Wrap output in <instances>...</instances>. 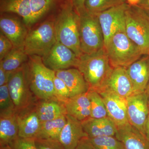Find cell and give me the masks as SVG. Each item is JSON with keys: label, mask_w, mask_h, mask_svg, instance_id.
Wrapping results in <instances>:
<instances>
[{"label": "cell", "mask_w": 149, "mask_h": 149, "mask_svg": "<svg viewBox=\"0 0 149 149\" xmlns=\"http://www.w3.org/2000/svg\"><path fill=\"white\" fill-rule=\"evenodd\" d=\"M125 30L143 54L149 55V16L139 6L128 5L125 12Z\"/></svg>", "instance_id": "6"}, {"label": "cell", "mask_w": 149, "mask_h": 149, "mask_svg": "<svg viewBox=\"0 0 149 149\" xmlns=\"http://www.w3.org/2000/svg\"><path fill=\"white\" fill-rule=\"evenodd\" d=\"M126 99L129 123L145 136L146 124L149 115V103L146 91L133 94Z\"/></svg>", "instance_id": "10"}, {"label": "cell", "mask_w": 149, "mask_h": 149, "mask_svg": "<svg viewBox=\"0 0 149 149\" xmlns=\"http://www.w3.org/2000/svg\"><path fill=\"white\" fill-rule=\"evenodd\" d=\"M144 1H145L147 3H149V0H144Z\"/></svg>", "instance_id": "43"}, {"label": "cell", "mask_w": 149, "mask_h": 149, "mask_svg": "<svg viewBox=\"0 0 149 149\" xmlns=\"http://www.w3.org/2000/svg\"><path fill=\"white\" fill-rule=\"evenodd\" d=\"M35 139H25L18 137L13 141L10 146L13 149H38Z\"/></svg>", "instance_id": "32"}, {"label": "cell", "mask_w": 149, "mask_h": 149, "mask_svg": "<svg viewBox=\"0 0 149 149\" xmlns=\"http://www.w3.org/2000/svg\"><path fill=\"white\" fill-rule=\"evenodd\" d=\"M146 92L147 93V95H148V101L149 103V84L148 85V88H147L146 91Z\"/></svg>", "instance_id": "42"}, {"label": "cell", "mask_w": 149, "mask_h": 149, "mask_svg": "<svg viewBox=\"0 0 149 149\" xmlns=\"http://www.w3.org/2000/svg\"><path fill=\"white\" fill-rule=\"evenodd\" d=\"M112 66L127 68L145 55L134 42L121 29L113 35L104 45Z\"/></svg>", "instance_id": "4"}, {"label": "cell", "mask_w": 149, "mask_h": 149, "mask_svg": "<svg viewBox=\"0 0 149 149\" xmlns=\"http://www.w3.org/2000/svg\"><path fill=\"white\" fill-rule=\"evenodd\" d=\"M67 114L82 121L91 117V107L88 93L70 98L64 102Z\"/></svg>", "instance_id": "23"}, {"label": "cell", "mask_w": 149, "mask_h": 149, "mask_svg": "<svg viewBox=\"0 0 149 149\" xmlns=\"http://www.w3.org/2000/svg\"><path fill=\"white\" fill-rule=\"evenodd\" d=\"M145 137L149 143V115L146 124Z\"/></svg>", "instance_id": "40"}, {"label": "cell", "mask_w": 149, "mask_h": 149, "mask_svg": "<svg viewBox=\"0 0 149 149\" xmlns=\"http://www.w3.org/2000/svg\"><path fill=\"white\" fill-rule=\"evenodd\" d=\"M75 149H95L89 141L88 137L84 138L80 141Z\"/></svg>", "instance_id": "36"}, {"label": "cell", "mask_w": 149, "mask_h": 149, "mask_svg": "<svg viewBox=\"0 0 149 149\" xmlns=\"http://www.w3.org/2000/svg\"><path fill=\"white\" fill-rule=\"evenodd\" d=\"M125 3V0H85V8L88 12L96 15Z\"/></svg>", "instance_id": "28"}, {"label": "cell", "mask_w": 149, "mask_h": 149, "mask_svg": "<svg viewBox=\"0 0 149 149\" xmlns=\"http://www.w3.org/2000/svg\"><path fill=\"white\" fill-rule=\"evenodd\" d=\"M80 48L83 54H91L104 47L103 33L97 15L83 9L78 12Z\"/></svg>", "instance_id": "7"}, {"label": "cell", "mask_w": 149, "mask_h": 149, "mask_svg": "<svg viewBox=\"0 0 149 149\" xmlns=\"http://www.w3.org/2000/svg\"><path fill=\"white\" fill-rule=\"evenodd\" d=\"M98 92L103 99L108 116L114 122L117 128L130 123L127 115L126 98L108 91Z\"/></svg>", "instance_id": "13"}, {"label": "cell", "mask_w": 149, "mask_h": 149, "mask_svg": "<svg viewBox=\"0 0 149 149\" xmlns=\"http://www.w3.org/2000/svg\"><path fill=\"white\" fill-rule=\"evenodd\" d=\"M81 122L84 131L89 138L115 136L117 133V126L108 116L100 118L90 117Z\"/></svg>", "instance_id": "20"}, {"label": "cell", "mask_w": 149, "mask_h": 149, "mask_svg": "<svg viewBox=\"0 0 149 149\" xmlns=\"http://www.w3.org/2000/svg\"><path fill=\"white\" fill-rule=\"evenodd\" d=\"M78 57L72 50L57 41L47 54L42 58L46 66L56 71L71 67L76 68Z\"/></svg>", "instance_id": "12"}, {"label": "cell", "mask_w": 149, "mask_h": 149, "mask_svg": "<svg viewBox=\"0 0 149 149\" xmlns=\"http://www.w3.org/2000/svg\"><path fill=\"white\" fill-rule=\"evenodd\" d=\"M88 95L91 104V117L100 118L108 116L105 104L100 93L96 90L90 89Z\"/></svg>", "instance_id": "27"}, {"label": "cell", "mask_w": 149, "mask_h": 149, "mask_svg": "<svg viewBox=\"0 0 149 149\" xmlns=\"http://www.w3.org/2000/svg\"><path fill=\"white\" fill-rule=\"evenodd\" d=\"M128 6L125 3L96 15L103 33L104 45L116 32L125 29V12Z\"/></svg>", "instance_id": "11"}, {"label": "cell", "mask_w": 149, "mask_h": 149, "mask_svg": "<svg viewBox=\"0 0 149 149\" xmlns=\"http://www.w3.org/2000/svg\"><path fill=\"white\" fill-rule=\"evenodd\" d=\"M8 86L16 112L35 104L37 98L29 88L24 65L13 72Z\"/></svg>", "instance_id": "9"}, {"label": "cell", "mask_w": 149, "mask_h": 149, "mask_svg": "<svg viewBox=\"0 0 149 149\" xmlns=\"http://www.w3.org/2000/svg\"><path fill=\"white\" fill-rule=\"evenodd\" d=\"M54 84L56 99L64 103L70 98L69 89L64 82L56 76L54 78Z\"/></svg>", "instance_id": "31"}, {"label": "cell", "mask_w": 149, "mask_h": 149, "mask_svg": "<svg viewBox=\"0 0 149 149\" xmlns=\"http://www.w3.org/2000/svg\"><path fill=\"white\" fill-rule=\"evenodd\" d=\"M134 94L143 93L149 84V55H145L126 68Z\"/></svg>", "instance_id": "15"}, {"label": "cell", "mask_w": 149, "mask_h": 149, "mask_svg": "<svg viewBox=\"0 0 149 149\" xmlns=\"http://www.w3.org/2000/svg\"><path fill=\"white\" fill-rule=\"evenodd\" d=\"M35 142L38 149H65L58 140L35 139Z\"/></svg>", "instance_id": "33"}, {"label": "cell", "mask_w": 149, "mask_h": 149, "mask_svg": "<svg viewBox=\"0 0 149 149\" xmlns=\"http://www.w3.org/2000/svg\"><path fill=\"white\" fill-rule=\"evenodd\" d=\"M55 72L56 76L62 80L69 89L70 97L88 93L89 91V85L77 68L56 70Z\"/></svg>", "instance_id": "19"}, {"label": "cell", "mask_w": 149, "mask_h": 149, "mask_svg": "<svg viewBox=\"0 0 149 149\" xmlns=\"http://www.w3.org/2000/svg\"><path fill=\"white\" fill-rule=\"evenodd\" d=\"M106 91L126 98L134 94L126 68H115L102 87L97 92Z\"/></svg>", "instance_id": "14"}, {"label": "cell", "mask_w": 149, "mask_h": 149, "mask_svg": "<svg viewBox=\"0 0 149 149\" xmlns=\"http://www.w3.org/2000/svg\"><path fill=\"white\" fill-rule=\"evenodd\" d=\"M149 16V3H147L144 0H141L139 5Z\"/></svg>", "instance_id": "38"}, {"label": "cell", "mask_w": 149, "mask_h": 149, "mask_svg": "<svg viewBox=\"0 0 149 149\" xmlns=\"http://www.w3.org/2000/svg\"><path fill=\"white\" fill-rule=\"evenodd\" d=\"M88 139L95 149H125L122 142L115 136H100Z\"/></svg>", "instance_id": "29"}, {"label": "cell", "mask_w": 149, "mask_h": 149, "mask_svg": "<svg viewBox=\"0 0 149 149\" xmlns=\"http://www.w3.org/2000/svg\"><path fill=\"white\" fill-rule=\"evenodd\" d=\"M29 56L24 50V47H14L10 52L0 61L1 65L5 70L14 72L28 61Z\"/></svg>", "instance_id": "26"}, {"label": "cell", "mask_w": 149, "mask_h": 149, "mask_svg": "<svg viewBox=\"0 0 149 149\" xmlns=\"http://www.w3.org/2000/svg\"><path fill=\"white\" fill-rule=\"evenodd\" d=\"M57 42L54 22L47 21L28 32L24 49L28 56H44Z\"/></svg>", "instance_id": "8"}, {"label": "cell", "mask_w": 149, "mask_h": 149, "mask_svg": "<svg viewBox=\"0 0 149 149\" xmlns=\"http://www.w3.org/2000/svg\"><path fill=\"white\" fill-rule=\"evenodd\" d=\"M24 66L29 88L36 98L56 99L54 84L55 72L45 65L42 58L36 55L29 56Z\"/></svg>", "instance_id": "1"}, {"label": "cell", "mask_w": 149, "mask_h": 149, "mask_svg": "<svg viewBox=\"0 0 149 149\" xmlns=\"http://www.w3.org/2000/svg\"><path fill=\"white\" fill-rule=\"evenodd\" d=\"M115 137L122 142L125 149H149L145 136L130 123L118 128Z\"/></svg>", "instance_id": "21"}, {"label": "cell", "mask_w": 149, "mask_h": 149, "mask_svg": "<svg viewBox=\"0 0 149 149\" xmlns=\"http://www.w3.org/2000/svg\"><path fill=\"white\" fill-rule=\"evenodd\" d=\"M79 13L70 0L62 9L54 22L57 41L72 50L78 57L82 54L79 36Z\"/></svg>", "instance_id": "3"}, {"label": "cell", "mask_w": 149, "mask_h": 149, "mask_svg": "<svg viewBox=\"0 0 149 149\" xmlns=\"http://www.w3.org/2000/svg\"><path fill=\"white\" fill-rule=\"evenodd\" d=\"M18 137L16 111L0 113V146L9 145Z\"/></svg>", "instance_id": "24"}, {"label": "cell", "mask_w": 149, "mask_h": 149, "mask_svg": "<svg viewBox=\"0 0 149 149\" xmlns=\"http://www.w3.org/2000/svg\"><path fill=\"white\" fill-rule=\"evenodd\" d=\"M141 0H125L126 2L130 6H137L140 3Z\"/></svg>", "instance_id": "39"}, {"label": "cell", "mask_w": 149, "mask_h": 149, "mask_svg": "<svg viewBox=\"0 0 149 149\" xmlns=\"http://www.w3.org/2000/svg\"><path fill=\"white\" fill-rule=\"evenodd\" d=\"M13 72L6 71L0 65V86L8 83L11 75Z\"/></svg>", "instance_id": "35"}, {"label": "cell", "mask_w": 149, "mask_h": 149, "mask_svg": "<svg viewBox=\"0 0 149 149\" xmlns=\"http://www.w3.org/2000/svg\"><path fill=\"white\" fill-rule=\"evenodd\" d=\"M67 121L63 128L58 141L65 149H75L80 141L88 137L84 131L82 122L68 114H66Z\"/></svg>", "instance_id": "17"}, {"label": "cell", "mask_w": 149, "mask_h": 149, "mask_svg": "<svg viewBox=\"0 0 149 149\" xmlns=\"http://www.w3.org/2000/svg\"><path fill=\"white\" fill-rule=\"evenodd\" d=\"M0 149H13L9 145L0 146Z\"/></svg>", "instance_id": "41"}, {"label": "cell", "mask_w": 149, "mask_h": 149, "mask_svg": "<svg viewBox=\"0 0 149 149\" xmlns=\"http://www.w3.org/2000/svg\"><path fill=\"white\" fill-rule=\"evenodd\" d=\"M35 105L16 112L18 136L20 138L36 139L39 133L41 121Z\"/></svg>", "instance_id": "16"}, {"label": "cell", "mask_w": 149, "mask_h": 149, "mask_svg": "<svg viewBox=\"0 0 149 149\" xmlns=\"http://www.w3.org/2000/svg\"><path fill=\"white\" fill-rule=\"evenodd\" d=\"M67 121L66 115L54 120L41 122L36 139L58 140L60 134Z\"/></svg>", "instance_id": "25"}, {"label": "cell", "mask_w": 149, "mask_h": 149, "mask_svg": "<svg viewBox=\"0 0 149 149\" xmlns=\"http://www.w3.org/2000/svg\"><path fill=\"white\" fill-rule=\"evenodd\" d=\"M35 109L41 122L54 120L67 114L64 104L56 99L39 100Z\"/></svg>", "instance_id": "22"}, {"label": "cell", "mask_w": 149, "mask_h": 149, "mask_svg": "<svg viewBox=\"0 0 149 149\" xmlns=\"http://www.w3.org/2000/svg\"><path fill=\"white\" fill-rule=\"evenodd\" d=\"M71 1L77 12L85 8V0H71Z\"/></svg>", "instance_id": "37"}, {"label": "cell", "mask_w": 149, "mask_h": 149, "mask_svg": "<svg viewBox=\"0 0 149 149\" xmlns=\"http://www.w3.org/2000/svg\"><path fill=\"white\" fill-rule=\"evenodd\" d=\"M0 28L1 32L10 40L14 47H24L28 32L19 20L14 17H1Z\"/></svg>", "instance_id": "18"}, {"label": "cell", "mask_w": 149, "mask_h": 149, "mask_svg": "<svg viewBox=\"0 0 149 149\" xmlns=\"http://www.w3.org/2000/svg\"><path fill=\"white\" fill-rule=\"evenodd\" d=\"M16 111L7 84L0 86V113Z\"/></svg>", "instance_id": "30"}, {"label": "cell", "mask_w": 149, "mask_h": 149, "mask_svg": "<svg viewBox=\"0 0 149 149\" xmlns=\"http://www.w3.org/2000/svg\"><path fill=\"white\" fill-rule=\"evenodd\" d=\"M56 0H3L2 12L17 14L24 24L30 27L40 20L54 4Z\"/></svg>", "instance_id": "5"}, {"label": "cell", "mask_w": 149, "mask_h": 149, "mask_svg": "<svg viewBox=\"0 0 149 149\" xmlns=\"http://www.w3.org/2000/svg\"><path fill=\"white\" fill-rule=\"evenodd\" d=\"M76 68L83 74L90 89L99 91L105 83L113 69L104 47L100 50L78 57Z\"/></svg>", "instance_id": "2"}, {"label": "cell", "mask_w": 149, "mask_h": 149, "mask_svg": "<svg viewBox=\"0 0 149 149\" xmlns=\"http://www.w3.org/2000/svg\"><path fill=\"white\" fill-rule=\"evenodd\" d=\"M13 44L1 32L0 33V61L7 55L13 49Z\"/></svg>", "instance_id": "34"}]
</instances>
